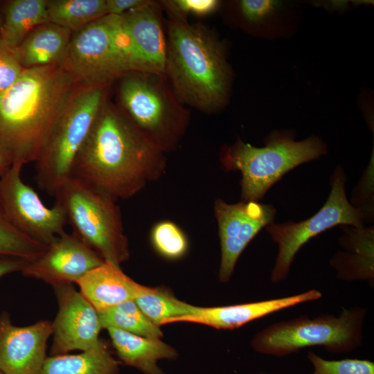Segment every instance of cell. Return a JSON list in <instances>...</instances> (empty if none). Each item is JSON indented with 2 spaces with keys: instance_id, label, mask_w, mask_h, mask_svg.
<instances>
[{
  "instance_id": "obj_26",
  "label": "cell",
  "mask_w": 374,
  "mask_h": 374,
  "mask_svg": "<svg viewBox=\"0 0 374 374\" xmlns=\"http://www.w3.org/2000/svg\"><path fill=\"white\" fill-rule=\"evenodd\" d=\"M102 328H114L136 335L160 339L159 326L150 321L134 300H129L98 312Z\"/></svg>"
},
{
  "instance_id": "obj_19",
  "label": "cell",
  "mask_w": 374,
  "mask_h": 374,
  "mask_svg": "<svg viewBox=\"0 0 374 374\" xmlns=\"http://www.w3.org/2000/svg\"><path fill=\"white\" fill-rule=\"evenodd\" d=\"M72 33L67 28L46 22L34 28L12 51L24 69L62 66Z\"/></svg>"
},
{
  "instance_id": "obj_32",
  "label": "cell",
  "mask_w": 374,
  "mask_h": 374,
  "mask_svg": "<svg viewBox=\"0 0 374 374\" xmlns=\"http://www.w3.org/2000/svg\"><path fill=\"white\" fill-rule=\"evenodd\" d=\"M24 70L13 51L0 45V93L10 88Z\"/></svg>"
},
{
  "instance_id": "obj_29",
  "label": "cell",
  "mask_w": 374,
  "mask_h": 374,
  "mask_svg": "<svg viewBox=\"0 0 374 374\" xmlns=\"http://www.w3.org/2000/svg\"><path fill=\"white\" fill-rule=\"evenodd\" d=\"M307 357L313 366L310 374H374V362L368 359L328 360L311 350Z\"/></svg>"
},
{
  "instance_id": "obj_28",
  "label": "cell",
  "mask_w": 374,
  "mask_h": 374,
  "mask_svg": "<svg viewBox=\"0 0 374 374\" xmlns=\"http://www.w3.org/2000/svg\"><path fill=\"white\" fill-rule=\"evenodd\" d=\"M151 241L155 250L168 259L179 258L188 249V240L184 233L170 221H162L153 226Z\"/></svg>"
},
{
  "instance_id": "obj_21",
  "label": "cell",
  "mask_w": 374,
  "mask_h": 374,
  "mask_svg": "<svg viewBox=\"0 0 374 374\" xmlns=\"http://www.w3.org/2000/svg\"><path fill=\"white\" fill-rule=\"evenodd\" d=\"M107 330L121 361L144 374H163L157 362L175 359L177 355L172 347L160 339L144 337L114 328Z\"/></svg>"
},
{
  "instance_id": "obj_20",
  "label": "cell",
  "mask_w": 374,
  "mask_h": 374,
  "mask_svg": "<svg viewBox=\"0 0 374 374\" xmlns=\"http://www.w3.org/2000/svg\"><path fill=\"white\" fill-rule=\"evenodd\" d=\"M76 284L82 295L100 312L134 300L138 283L127 276L120 266L105 261Z\"/></svg>"
},
{
  "instance_id": "obj_39",
  "label": "cell",
  "mask_w": 374,
  "mask_h": 374,
  "mask_svg": "<svg viewBox=\"0 0 374 374\" xmlns=\"http://www.w3.org/2000/svg\"><path fill=\"white\" fill-rule=\"evenodd\" d=\"M0 374H3V373L0 371Z\"/></svg>"
},
{
  "instance_id": "obj_13",
  "label": "cell",
  "mask_w": 374,
  "mask_h": 374,
  "mask_svg": "<svg viewBox=\"0 0 374 374\" xmlns=\"http://www.w3.org/2000/svg\"><path fill=\"white\" fill-rule=\"evenodd\" d=\"M58 312L52 322L50 355L87 351L98 346L102 329L98 311L73 284L53 287Z\"/></svg>"
},
{
  "instance_id": "obj_34",
  "label": "cell",
  "mask_w": 374,
  "mask_h": 374,
  "mask_svg": "<svg viewBox=\"0 0 374 374\" xmlns=\"http://www.w3.org/2000/svg\"><path fill=\"white\" fill-rule=\"evenodd\" d=\"M148 0H105L107 15L121 16L144 5Z\"/></svg>"
},
{
  "instance_id": "obj_9",
  "label": "cell",
  "mask_w": 374,
  "mask_h": 374,
  "mask_svg": "<svg viewBox=\"0 0 374 374\" xmlns=\"http://www.w3.org/2000/svg\"><path fill=\"white\" fill-rule=\"evenodd\" d=\"M54 196L64 208L73 233L105 262L120 266L128 259V242L115 200L73 177Z\"/></svg>"
},
{
  "instance_id": "obj_23",
  "label": "cell",
  "mask_w": 374,
  "mask_h": 374,
  "mask_svg": "<svg viewBox=\"0 0 374 374\" xmlns=\"http://www.w3.org/2000/svg\"><path fill=\"white\" fill-rule=\"evenodd\" d=\"M0 45L15 49L36 26L49 22L46 0H12L6 3Z\"/></svg>"
},
{
  "instance_id": "obj_36",
  "label": "cell",
  "mask_w": 374,
  "mask_h": 374,
  "mask_svg": "<svg viewBox=\"0 0 374 374\" xmlns=\"http://www.w3.org/2000/svg\"><path fill=\"white\" fill-rule=\"evenodd\" d=\"M13 164V159L8 150L0 143V178Z\"/></svg>"
},
{
  "instance_id": "obj_1",
  "label": "cell",
  "mask_w": 374,
  "mask_h": 374,
  "mask_svg": "<svg viewBox=\"0 0 374 374\" xmlns=\"http://www.w3.org/2000/svg\"><path fill=\"white\" fill-rule=\"evenodd\" d=\"M165 152L107 97L72 168L71 177L116 201L132 197L165 172Z\"/></svg>"
},
{
  "instance_id": "obj_18",
  "label": "cell",
  "mask_w": 374,
  "mask_h": 374,
  "mask_svg": "<svg viewBox=\"0 0 374 374\" xmlns=\"http://www.w3.org/2000/svg\"><path fill=\"white\" fill-rule=\"evenodd\" d=\"M341 249L330 260L337 277L344 281L366 280L374 286L373 226L341 225Z\"/></svg>"
},
{
  "instance_id": "obj_2",
  "label": "cell",
  "mask_w": 374,
  "mask_h": 374,
  "mask_svg": "<svg viewBox=\"0 0 374 374\" xmlns=\"http://www.w3.org/2000/svg\"><path fill=\"white\" fill-rule=\"evenodd\" d=\"M82 85L62 66L24 69L0 93V143L13 163L35 162L56 122Z\"/></svg>"
},
{
  "instance_id": "obj_16",
  "label": "cell",
  "mask_w": 374,
  "mask_h": 374,
  "mask_svg": "<svg viewBox=\"0 0 374 374\" xmlns=\"http://www.w3.org/2000/svg\"><path fill=\"white\" fill-rule=\"evenodd\" d=\"M52 332L50 321L17 326L8 314H1L0 371L3 374H39Z\"/></svg>"
},
{
  "instance_id": "obj_14",
  "label": "cell",
  "mask_w": 374,
  "mask_h": 374,
  "mask_svg": "<svg viewBox=\"0 0 374 374\" xmlns=\"http://www.w3.org/2000/svg\"><path fill=\"white\" fill-rule=\"evenodd\" d=\"M104 262L75 234L64 232L47 245L42 255L28 262L21 273L53 287L77 283Z\"/></svg>"
},
{
  "instance_id": "obj_35",
  "label": "cell",
  "mask_w": 374,
  "mask_h": 374,
  "mask_svg": "<svg viewBox=\"0 0 374 374\" xmlns=\"http://www.w3.org/2000/svg\"><path fill=\"white\" fill-rule=\"evenodd\" d=\"M29 261L24 260L0 257V278L17 271H22Z\"/></svg>"
},
{
  "instance_id": "obj_3",
  "label": "cell",
  "mask_w": 374,
  "mask_h": 374,
  "mask_svg": "<svg viewBox=\"0 0 374 374\" xmlns=\"http://www.w3.org/2000/svg\"><path fill=\"white\" fill-rule=\"evenodd\" d=\"M167 53L165 75L179 100L204 113L227 103L231 73L224 48L200 23L166 12Z\"/></svg>"
},
{
  "instance_id": "obj_33",
  "label": "cell",
  "mask_w": 374,
  "mask_h": 374,
  "mask_svg": "<svg viewBox=\"0 0 374 374\" xmlns=\"http://www.w3.org/2000/svg\"><path fill=\"white\" fill-rule=\"evenodd\" d=\"M278 4L276 1L242 0L239 8L242 17L249 22H258L273 12Z\"/></svg>"
},
{
  "instance_id": "obj_22",
  "label": "cell",
  "mask_w": 374,
  "mask_h": 374,
  "mask_svg": "<svg viewBox=\"0 0 374 374\" xmlns=\"http://www.w3.org/2000/svg\"><path fill=\"white\" fill-rule=\"evenodd\" d=\"M119 362L101 340L79 354L47 356L39 374H119Z\"/></svg>"
},
{
  "instance_id": "obj_38",
  "label": "cell",
  "mask_w": 374,
  "mask_h": 374,
  "mask_svg": "<svg viewBox=\"0 0 374 374\" xmlns=\"http://www.w3.org/2000/svg\"><path fill=\"white\" fill-rule=\"evenodd\" d=\"M258 374H269V373H265V372H260Z\"/></svg>"
},
{
  "instance_id": "obj_37",
  "label": "cell",
  "mask_w": 374,
  "mask_h": 374,
  "mask_svg": "<svg viewBox=\"0 0 374 374\" xmlns=\"http://www.w3.org/2000/svg\"><path fill=\"white\" fill-rule=\"evenodd\" d=\"M2 26H3V19L1 18V13H0V35L1 34Z\"/></svg>"
},
{
  "instance_id": "obj_17",
  "label": "cell",
  "mask_w": 374,
  "mask_h": 374,
  "mask_svg": "<svg viewBox=\"0 0 374 374\" xmlns=\"http://www.w3.org/2000/svg\"><path fill=\"white\" fill-rule=\"evenodd\" d=\"M321 297V291L311 289L285 297L247 303L208 308L197 307L193 313L169 320L167 323L191 322L217 329L233 330L274 312L303 303L317 301Z\"/></svg>"
},
{
  "instance_id": "obj_15",
  "label": "cell",
  "mask_w": 374,
  "mask_h": 374,
  "mask_svg": "<svg viewBox=\"0 0 374 374\" xmlns=\"http://www.w3.org/2000/svg\"><path fill=\"white\" fill-rule=\"evenodd\" d=\"M163 13L160 1L148 0L121 16L135 71L165 74L167 39Z\"/></svg>"
},
{
  "instance_id": "obj_8",
  "label": "cell",
  "mask_w": 374,
  "mask_h": 374,
  "mask_svg": "<svg viewBox=\"0 0 374 374\" xmlns=\"http://www.w3.org/2000/svg\"><path fill=\"white\" fill-rule=\"evenodd\" d=\"M62 66L90 87H109L135 71L121 16L107 15L73 33Z\"/></svg>"
},
{
  "instance_id": "obj_27",
  "label": "cell",
  "mask_w": 374,
  "mask_h": 374,
  "mask_svg": "<svg viewBox=\"0 0 374 374\" xmlns=\"http://www.w3.org/2000/svg\"><path fill=\"white\" fill-rule=\"evenodd\" d=\"M46 247L17 229L7 217L0 202V257L30 262L42 255Z\"/></svg>"
},
{
  "instance_id": "obj_30",
  "label": "cell",
  "mask_w": 374,
  "mask_h": 374,
  "mask_svg": "<svg viewBox=\"0 0 374 374\" xmlns=\"http://www.w3.org/2000/svg\"><path fill=\"white\" fill-rule=\"evenodd\" d=\"M163 12L188 19V16L204 17L214 12L220 4L216 0H165L160 1Z\"/></svg>"
},
{
  "instance_id": "obj_25",
  "label": "cell",
  "mask_w": 374,
  "mask_h": 374,
  "mask_svg": "<svg viewBox=\"0 0 374 374\" xmlns=\"http://www.w3.org/2000/svg\"><path fill=\"white\" fill-rule=\"evenodd\" d=\"M134 300L145 315L159 327L169 320L193 313L197 307L177 299L163 289L139 283Z\"/></svg>"
},
{
  "instance_id": "obj_7",
  "label": "cell",
  "mask_w": 374,
  "mask_h": 374,
  "mask_svg": "<svg viewBox=\"0 0 374 374\" xmlns=\"http://www.w3.org/2000/svg\"><path fill=\"white\" fill-rule=\"evenodd\" d=\"M107 97L108 87L82 86L74 94L35 162L39 189L54 196L71 177L75 158Z\"/></svg>"
},
{
  "instance_id": "obj_10",
  "label": "cell",
  "mask_w": 374,
  "mask_h": 374,
  "mask_svg": "<svg viewBox=\"0 0 374 374\" xmlns=\"http://www.w3.org/2000/svg\"><path fill=\"white\" fill-rule=\"evenodd\" d=\"M346 180L344 170L338 166L330 178L331 190L328 199L317 213L299 222H272L265 226L278 247L270 274L272 283L278 284L287 278L296 254L312 238L337 225L362 227L365 222L373 219V215L349 202L345 190Z\"/></svg>"
},
{
  "instance_id": "obj_31",
  "label": "cell",
  "mask_w": 374,
  "mask_h": 374,
  "mask_svg": "<svg viewBox=\"0 0 374 374\" xmlns=\"http://www.w3.org/2000/svg\"><path fill=\"white\" fill-rule=\"evenodd\" d=\"M353 206L361 208L373 216V159L353 192L350 202Z\"/></svg>"
},
{
  "instance_id": "obj_5",
  "label": "cell",
  "mask_w": 374,
  "mask_h": 374,
  "mask_svg": "<svg viewBox=\"0 0 374 374\" xmlns=\"http://www.w3.org/2000/svg\"><path fill=\"white\" fill-rule=\"evenodd\" d=\"M366 308H343L339 316L302 315L267 326L251 339L260 354L281 357L311 346H323L332 353L351 352L362 346Z\"/></svg>"
},
{
  "instance_id": "obj_24",
  "label": "cell",
  "mask_w": 374,
  "mask_h": 374,
  "mask_svg": "<svg viewBox=\"0 0 374 374\" xmlns=\"http://www.w3.org/2000/svg\"><path fill=\"white\" fill-rule=\"evenodd\" d=\"M49 22L76 32L107 15L105 0H46Z\"/></svg>"
},
{
  "instance_id": "obj_11",
  "label": "cell",
  "mask_w": 374,
  "mask_h": 374,
  "mask_svg": "<svg viewBox=\"0 0 374 374\" xmlns=\"http://www.w3.org/2000/svg\"><path fill=\"white\" fill-rule=\"evenodd\" d=\"M22 166L13 163L0 178V202L12 224L30 238L47 246L64 231L63 206L44 205L37 192L21 178Z\"/></svg>"
},
{
  "instance_id": "obj_12",
  "label": "cell",
  "mask_w": 374,
  "mask_h": 374,
  "mask_svg": "<svg viewBox=\"0 0 374 374\" xmlns=\"http://www.w3.org/2000/svg\"><path fill=\"white\" fill-rule=\"evenodd\" d=\"M214 211L221 248L219 279L227 283L242 251L263 227L274 222L276 210L271 204L258 202L230 204L217 199Z\"/></svg>"
},
{
  "instance_id": "obj_4",
  "label": "cell",
  "mask_w": 374,
  "mask_h": 374,
  "mask_svg": "<svg viewBox=\"0 0 374 374\" xmlns=\"http://www.w3.org/2000/svg\"><path fill=\"white\" fill-rule=\"evenodd\" d=\"M116 81L123 112L163 152L176 149L187 130L190 112L166 75L130 71Z\"/></svg>"
},
{
  "instance_id": "obj_6",
  "label": "cell",
  "mask_w": 374,
  "mask_h": 374,
  "mask_svg": "<svg viewBox=\"0 0 374 374\" xmlns=\"http://www.w3.org/2000/svg\"><path fill=\"white\" fill-rule=\"evenodd\" d=\"M326 153V147L318 137L296 141L288 135L274 133L262 148L240 139L223 146L220 161L225 170L241 172L242 201L258 202L287 172Z\"/></svg>"
}]
</instances>
